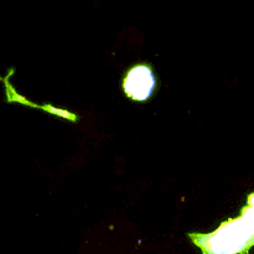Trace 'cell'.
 I'll return each mask as SVG.
<instances>
[{
  "label": "cell",
  "instance_id": "cell-1",
  "mask_svg": "<svg viewBox=\"0 0 254 254\" xmlns=\"http://www.w3.org/2000/svg\"><path fill=\"white\" fill-rule=\"evenodd\" d=\"M203 254H247L254 246V220L246 211L210 235H191Z\"/></svg>",
  "mask_w": 254,
  "mask_h": 254
},
{
  "label": "cell",
  "instance_id": "cell-2",
  "mask_svg": "<svg viewBox=\"0 0 254 254\" xmlns=\"http://www.w3.org/2000/svg\"><path fill=\"white\" fill-rule=\"evenodd\" d=\"M155 88V77L148 66L133 67L124 79V91L134 101H145Z\"/></svg>",
  "mask_w": 254,
  "mask_h": 254
}]
</instances>
